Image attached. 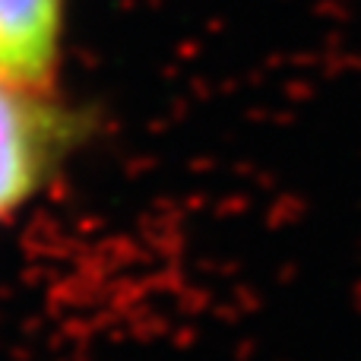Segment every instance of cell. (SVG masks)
Instances as JSON below:
<instances>
[{
	"label": "cell",
	"instance_id": "cell-2",
	"mask_svg": "<svg viewBox=\"0 0 361 361\" xmlns=\"http://www.w3.org/2000/svg\"><path fill=\"white\" fill-rule=\"evenodd\" d=\"M61 38V0H0V80L42 89Z\"/></svg>",
	"mask_w": 361,
	"mask_h": 361
},
{
	"label": "cell",
	"instance_id": "cell-1",
	"mask_svg": "<svg viewBox=\"0 0 361 361\" xmlns=\"http://www.w3.org/2000/svg\"><path fill=\"white\" fill-rule=\"evenodd\" d=\"M67 127L32 89L0 80V212L23 203L48 175Z\"/></svg>",
	"mask_w": 361,
	"mask_h": 361
}]
</instances>
